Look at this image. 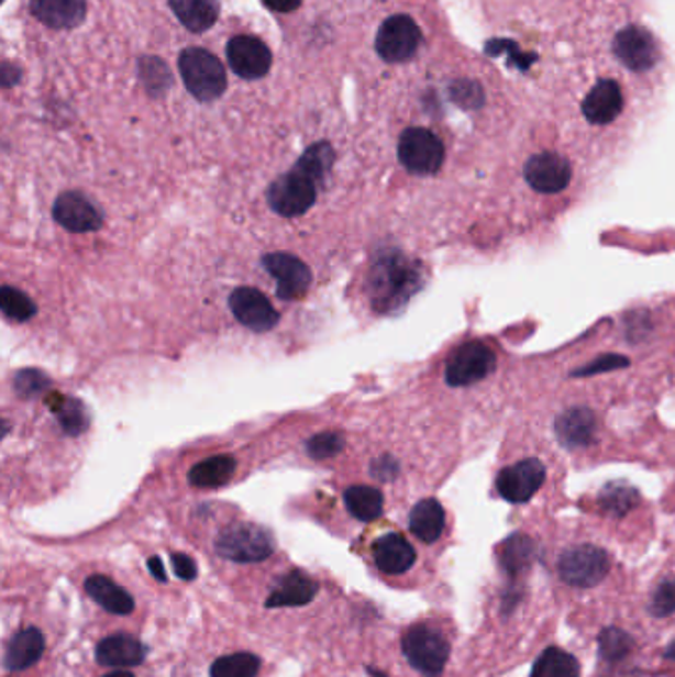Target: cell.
<instances>
[{
  "instance_id": "cb8c5ba5",
  "label": "cell",
  "mask_w": 675,
  "mask_h": 677,
  "mask_svg": "<svg viewBox=\"0 0 675 677\" xmlns=\"http://www.w3.org/2000/svg\"><path fill=\"white\" fill-rule=\"evenodd\" d=\"M44 636L38 628H26L12 637L4 654V666L12 672L34 666L44 654Z\"/></svg>"
},
{
  "instance_id": "9a60e30c",
  "label": "cell",
  "mask_w": 675,
  "mask_h": 677,
  "mask_svg": "<svg viewBox=\"0 0 675 677\" xmlns=\"http://www.w3.org/2000/svg\"><path fill=\"white\" fill-rule=\"evenodd\" d=\"M615 54L616 58L632 71L654 68L660 56L654 36L640 26H628L616 36Z\"/></svg>"
},
{
  "instance_id": "8fae6325",
  "label": "cell",
  "mask_w": 675,
  "mask_h": 677,
  "mask_svg": "<svg viewBox=\"0 0 675 677\" xmlns=\"http://www.w3.org/2000/svg\"><path fill=\"white\" fill-rule=\"evenodd\" d=\"M264 268L269 276H274L278 284V296L281 299L303 298L308 293L309 284H311V271H309L306 262L286 254V252H274L262 259Z\"/></svg>"
},
{
  "instance_id": "8992f818",
  "label": "cell",
  "mask_w": 675,
  "mask_h": 677,
  "mask_svg": "<svg viewBox=\"0 0 675 677\" xmlns=\"http://www.w3.org/2000/svg\"><path fill=\"white\" fill-rule=\"evenodd\" d=\"M496 367V351L482 341H466L447 359V385L450 387H472L487 379Z\"/></svg>"
},
{
  "instance_id": "ee69618b",
  "label": "cell",
  "mask_w": 675,
  "mask_h": 677,
  "mask_svg": "<svg viewBox=\"0 0 675 677\" xmlns=\"http://www.w3.org/2000/svg\"><path fill=\"white\" fill-rule=\"evenodd\" d=\"M150 570L153 577L161 580V582H165L167 580V573H165V567H163V563H161L159 557H151L150 558Z\"/></svg>"
},
{
  "instance_id": "5b68a950",
  "label": "cell",
  "mask_w": 675,
  "mask_h": 677,
  "mask_svg": "<svg viewBox=\"0 0 675 677\" xmlns=\"http://www.w3.org/2000/svg\"><path fill=\"white\" fill-rule=\"evenodd\" d=\"M610 573V557L605 548L596 545H576L566 548L558 558V575L563 582L576 588L600 585Z\"/></svg>"
},
{
  "instance_id": "e575fe53",
  "label": "cell",
  "mask_w": 675,
  "mask_h": 677,
  "mask_svg": "<svg viewBox=\"0 0 675 677\" xmlns=\"http://www.w3.org/2000/svg\"><path fill=\"white\" fill-rule=\"evenodd\" d=\"M345 446V439L338 432H321L308 442V454L313 459H329L338 456Z\"/></svg>"
},
{
  "instance_id": "74e56055",
  "label": "cell",
  "mask_w": 675,
  "mask_h": 677,
  "mask_svg": "<svg viewBox=\"0 0 675 677\" xmlns=\"http://www.w3.org/2000/svg\"><path fill=\"white\" fill-rule=\"evenodd\" d=\"M48 385H51V380L46 379L41 370H22L14 379V389L19 390L22 397H26V399L38 397Z\"/></svg>"
},
{
  "instance_id": "4dcf8cb0",
  "label": "cell",
  "mask_w": 675,
  "mask_h": 677,
  "mask_svg": "<svg viewBox=\"0 0 675 677\" xmlns=\"http://www.w3.org/2000/svg\"><path fill=\"white\" fill-rule=\"evenodd\" d=\"M258 672L259 657L240 652L219 657L210 667V677H256Z\"/></svg>"
},
{
  "instance_id": "f6af8a7d",
  "label": "cell",
  "mask_w": 675,
  "mask_h": 677,
  "mask_svg": "<svg viewBox=\"0 0 675 677\" xmlns=\"http://www.w3.org/2000/svg\"><path fill=\"white\" fill-rule=\"evenodd\" d=\"M103 677H133V676H131V674H128V672H113V674H108V676H103Z\"/></svg>"
},
{
  "instance_id": "ab89813d",
  "label": "cell",
  "mask_w": 675,
  "mask_h": 677,
  "mask_svg": "<svg viewBox=\"0 0 675 677\" xmlns=\"http://www.w3.org/2000/svg\"><path fill=\"white\" fill-rule=\"evenodd\" d=\"M452 100L456 101L457 106L462 108H479L482 101H484V93L482 88L477 86L476 81L460 80L452 84Z\"/></svg>"
},
{
  "instance_id": "60d3db41",
  "label": "cell",
  "mask_w": 675,
  "mask_h": 677,
  "mask_svg": "<svg viewBox=\"0 0 675 677\" xmlns=\"http://www.w3.org/2000/svg\"><path fill=\"white\" fill-rule=\"evenodd\" d=\"M170 561H173V567H175L177 577L182 578V580H195L197 578V563L189 555L173 553Z\"/></svg>"
},
{
  "instance_id": "e0dca14e",
  "label": "cell",
  "mask_w": 675,
  "mask_h": 677,
  "mask_svg": "<svg viewBox=\"0 0 675 677\" xmlns=\"http://www.w3.org/2000/svg\"><path fill=\"white\" fill-rule=\"evenodd\" d=\"M86 0H31V14L52 31H71L86 21Z\"/></svg>"
},
{
  "instance_id": "30bf717a",
  "label": "cell",
  "mask_w": 675,
  "mask_h": 677,
  "mask_svg": "<svg viewBox=\"0 0 675 677\" xmlns=\"http://www.w3.org/2000/svg\"><path fill=\"white\" fill-rule=\"evenodd\" d=\"M230 68L244 80H259L272 70V51L256 36H234L226 46Z\"/></svg>"
},
{
  "instance_id": "ffe728a7",
  "label": "cell",
  "mask_w": 675,
  "mask_h": 677,
  "mask_svg": "<svg viewBox=\"0 0 675 677\" xmlns=\"http://www.w3.org/2000/svg\"><path fill=\"white\" fill-rule=\"evenodd\" d=\"M147 656V650L137 637L128 634H115L106 637L98 644L96 657L101 666L106 667H133L143 664Z\"/></svg>"
},
{
  "instance_id": "ac0fdd59",
  "label": "cell",
  "mask_w": 675,
  "mask_h": 677,
  "mask_svg": "<svg viewBox=\"0 0 675 677\" xmlns=\"http://www.w3.org/2000/svg\"><path fill=\"white\" fill-rule=\"evenodd\" d=\"M624 110V96L620 86L612 80L596 84L583 103L586 120L595 125H608Z\"/></svg>"
},
{
  "instance_id": "d4e9b609",
  "label": "cell",
  "mask_w": 675,
  "mask_h": 677,
  "mask_svg": "<svg viewBox=\"0 0 675 677\" xmlns=\"http://www.w3.org/2000/svg\"><path fill=\"white\" fill-rule=\"evenodd\" d=\"M86 592L101 608H106L108 612L118 614V617H128L135 608V602H133L130 592L125 588H121L118 582H113L111 578L103 577V575H93V577L88 578L86 580Z\"/></svg>"
},
{
  "instance_id": "484cf974",
  "label": "cell",
  "mask_w": 675,
  "mask_h": 677,
  "mask_svg": "<svg viewBox=\"0 0 675 677\" xmlns=\"http://www.w3.org/2000/svg\"><path fill=\"white\" fill-rule=\"evenodd\" d=\"M236 469V462L232 456H212L199 462L189 471V481L195 488L212 489L229 484Z\"/></svg>"
},
{
  "instance_id": "b9f144b4",
  "label": "cell",
  "mask_w": 675,
  "mask_h": 677,
  "mask_svg": "<svg viewBox=\"0 0 675 677\" xmlns=\"http://www.w3.org/2000/svg\"><path fill=\"white\" fill-rule=\"evenodd\" d=\"M0 78H2V86L4 88H11L14 84L21 81V68L12 62H4L2 64V71H0Z\"/></svg>"
},
{
  "instance_id": "4316f807",
  "label": "cell",
  "mask_w": 675,
  "mask_h": 677,
  "mask_svg": "<svg viewBox=\"0 0 675 677\" xmlns=\"http://www.w3.org/2000/svg\"><path fill=\"white\" fill-rule=\"evenodd\" d=\"M556 432L568 446H586L595 439V414L585 409L568 410L563 414V419L558 420Z\"/></svg>"
},
{
  "instance_id": "603a6c76",
  "label": "cell",
  "mask_w": 675,
  "mask_h": 677,
  "mask_svg": "<svg viewBox=\"0 0 675 677\" xmlns=\"http://www.w3.org/2000/svg\"><path fill=\"white\" fill-rule=\"evenodd\" d=\"M408 525L412 535L422 543H436L446 528V513L436 499H422L410 511Z\"/></svg>"
},
{
  "instance_id": "f1b7e54d",
  "label": "cell",
  "mask_w": 675,
  "mask_h": 677,
  "mask_svg": "<svg viewBox=\"0 0 675 677\" xmlns=\"http://www.w3.org/2000/svg\"><path fill=\"white\" fill-rule=\"evenodd\" d=\"M580 666L575 656L561 647H549L536 659L531 677H578Z\"/></svg>"
},
{
  "instance_id": "d590c367",
  "label": "cell",
  "mask_w": 675,
  "mask_h": 677,
  "mask_svg": "<svg viewBox=\"0 0 675 677\" xmlns=\"http://www.w3.org/2000/svg\"><path fill=\"white\" fill-rule=\"evenodd\" d=\"M650 612L657 618L670 617L675 612V578L662 580L655 587L652 600H650Z\"/></svg>"
},
{
  "instance_id": "44dd1931",
  "label": "cell",
  "mask_w": 675,
  "mask_h": 677,
  "mask_svg": "<svg viewBox=\"0 0 675 677\" xmlns=\"http://www.w3.org/2000/svg\"><path fill=\"white\" fill-rule=\"evenodd\" d=\"M318 595V585L316 580H311L308 575L303 573H289L286 577L281 578L278 582V587L272 590L268 600H266V607L268 608H289V607H303L309 604L313 598Z\"/></svg>"
},
{
  "instance_id": "277c9868",
  "label": "cell",
  "mask_w": 675,
  "mask_h": 677,
  "mask_svg": "<svg viewBox=\"0 0 675 677\" xmlns=\"http://www.w3.org/2000/svg\"><path fill=\"white\" fill-rule=\"evenodd\" d=\"M444 157H446L444 143L436 133L424 127H410L400 135L398 159L412 175L420 177L436 175L444 165Z\"/></svg>"
},
{
  "instance_id": "7402d4cb",
  "label": "cell",
  "mask_w": 675,
  "mask_h": 677,
  "mask_svg": "<svg viewBox=\"0 0 675 677\" xmlns=\"http://www.w3.org/2000/svg\"><path fill=\"white\" fill-rule=\"evenodd\" d=\"M169 7L180 24L195 34L210 31L219 21V0H169Z\"/></svg>"
},
{
  "instance_id": "7c38bea8",
  "label": "cell",
  "mask_w": 675,
  "mask_h": 677,
  "mask_svg": "<svg viewBox=\"0 0 675 677\" xmlns=\"http://www.w3.org/2000/svg\"><path fill=\"white\" fill-rule=\"evenodd\" d=\"M412 269L402 258H385L373 269V291L378 309H387L407 299L410 293Z\"/></svg>"
},
{
  "instance_id": "f546056e",
  "label": "cell",
  "mask_w": 675,
  "mask_h": 677,
  "mask_svg": "<svg viewBox=\"0 0 675 677\" xmlns=\"http://www.w3.org/2000/svg\"><path fill=\"white\" fill-rule=\"evenodd\" d=\"M335 160V151L329 145L328 141H319L313 143L298 160L296 169L301 170L306 177H309L316 182H321L329 175V170L333 167Z\"/></svg>"
},
{
  "instance_id": "d6986e66",
  "label": "cell",
  "mask_w": 675,
  "mask_h": 677,
  "mask_svg": "<svg viewBox=\"0 0 675 677\" xmlns=\"http://www.w3.org/2000/svg\"><path fill=\"white\" fill-rule=\"evenodd\" d=\"M373 557L383 573L402 575L417 563V551L402 535L388 533L375 543Z\"/></svg>"
},
{
  "instance_id": "52a82bcc",
  "label": "cell",
  "mask_w": 675,
  "mask_h": 677,
  "mask_svg": "<svg viewBox=\"0 0 675 677\" xmlns=\"http://www.w3.org/2000/svg\"><path fill=\"white\" fill-rule=\"evenodd\" d=\"M316 199H318V182L306 177L296 167L269 185V207L286 219L301 217L313 207Z\"/></svg>"
},
{
  "instance_id": "3957f363",
  "label": "cell",
  "mask_w": 675,
  "mask_h": 677,
  "mask_svg": "<svg viewBox=\"0 0 675 677\" xmlns=\"http://www.w3.org/2000/svg\"><path fill=\"white\" fill-rule=\"evenodd\" d=\"M217 553L234 563H259L272 557L274 539L254 523H234L217 537Z\"/></svg>"
},
{
  "instance_id": "9c48e42d",
  "label": "cell",
  "mask_w": 675,
  "mask_h": 677,
  "mask_svg": "<svg viewBox=\"0 0 675 677\" xmlns=\"http://www.w3.org/2000/svg\"><path fill=\"white\" fill-rule=\"evenodd\" d=\"M545 464L541 459H521L499 471L497 491L509 503H525L545 484Z\"/></svg>"
},
{
  "instance_id": "836d02e7",
  "label": "cell",
  "mask_w": 675,
  "mask_h": 677,
  "mask_svg": "<svg viewBox=\"0 0 675 677\" xmlns=\"http://www.w3.org/2000/svg\"><path fill=\"white\" fill-rule=\"evenodd\" d=\"M501 561H504V567H506L509 573L525 570V568L531 565V561H533V548H531V543H529L527 539H511V541L507 543L506 548H504Z\"/></svg>"
},
{
  "instance_id": "83f0119b",
  "label": "cell",
  "mask_w": 675,
  "mask_h": 677,
  "mask_svg": "<svg viewBox=\"0 0 675 677\" xmlns=\"http://www.w3.org/2000/svg\"><path fill=\"white\" fill-rule=\"evenodd\" d=\"M345 506L353 518L368 523L380 518L385 499L378 489L370 486H353L345 491Z\"/></svg>"
},
{
  "instance_id": "6da1fadb",
  "label": "cell",
  "mask_w": 675,
  "mask_h": 677,
  "mask_svg": "<svg viewBox=\"0 0 675 677\" xmlns=\"http://www.w3.org/2000/svg\"><path fill=\"white\" fill-rule=\"evenodd\" d=\"M179 71L190 96L202 103L219 100L229 88L222 62L204 48L190 46L180 52Z\"/></svg>"
},
{
  "instance_id": "7bdbcfd3",
  "label": "cell",
  "mask_w": 675,
  "mask_h": 677,
  "mask_svg": "<svg viewBox=\"0 0 675 677\" xmlns=\"http://www.w3.org/2000/svg\"><path fill=\"white\" fill-rule=\"evenodd\" d=\"M269 11L274 12H291L301 7L303 0H262Z\"/></svg>"
},
{
  "instance_id": "8d00e7d4",
  "label": "cell",
  "mask_w": 675,
  "mask_h": 677,
  "mask_svg": "<svg viewBox=\"0 0 675 677\" xmlns=\"http://www.w3.org/2000/svg\"><path fill=\"white\" fill-rule=\"evenodd\" d=\"M635 501H638V496H635L634 489L624 488V486L608 488L602 496V506H605L606 511L615 513V515H624Z\"/></svg>"
},
{
  "instance_id": "4fadbf2b",
  "label": "cell",
  "mask_w": 675,
  "mask_h": 677,
  "mask_svg": "<svg viewBox=\"0 0 675 677\" xmlns=\"http://www.w3.org/2000/svg\"><path fill=\"white\" fill-rule=\"evenodd\" d=\"M525 180L531 189L541 195H558L568 187L573 170L565 157L556 153H539L527 160Z\"/></svg>"
},
{
  "instance_id": "2e32d148",
  "label": "cell",
  "mask_w": 675,
  "mask_h": 677,
  "mask_svg": "<svg viewBox=\"0 0 675 677\" xmlns=\"http://www.w3.org/2000/svg\"><path fill=\"white\" fill-rule=\"evenodd\" d=\"M54 219L70 232H93L101 226L100 209L81 192H64L54 204Z\"/></svg>"
},
{
  "instance_id": "5bb4252c",
  "label": "cell",
  "mask_w": 675,
  "mask_h": 677,
  "mask_svg": "<svg viewBox=\"0 0 675 677\" xmlns=\"http://www.w3.org/2000/svg\"><path fill=\"white\" fill-rule=\"evenodd\" d=\"M229 303L234 318L256 333H266L278 325V311L259 289L239 288L232 291Z\"/></svg>"
},
{
  "instance_id": "ba28073f",
  "label": "cell",
  "mask_w": 675,
  "mask_h": 677,
  "mask_svg": "<svg viewBox=\"0 0 675 677\" xmlns=\"http://www.w3.org/2000/svg\"><path fill=\"white\" fill-rule=\"evenodd\" d=\"M422 42V32L408 14H395L380 24L377 32V54L388 64L408 62Z\"/></svg>"
},
{
  "instance_id": "d6a6232c",
  "label": "cell",
  "mask_w": 675,
  "mask_h": 677,
  "mask_svg": "<svg viewBox=\"0 0 675 677\" xmlns=\"http://www.w3.org/2000/svg\"><path fill=\"white\" fill-rule=\"evenodd\" d=\"M58 419H60L64 430L71 434V436L80 434L90 424L88 412L84 409V404L74 399L62 400L60 407H58Z\"/></svg>"
},
{
  "instance_id": "7a4b0ae2",
  "label": "cell",
  "mask_w": 675,
  "mask_h": 677,
  "mask_svg": "<svg viewBox=\"0 0 675 677\" xmlns=\"http://www.w3.org/2000/svg\"><path fill=\"white\" fill-rule=\"evenodd\" d=\"M402 652L410 666L422 676L438 677L447 664L450 642L436 628L418 624L408 630L402 637Z\"/></svg>"
},
{
  "instance_id": "f35d334b",
  "label": "cell",
  "mask_w": 675,
  "mask_h": 677,
  "mask_svg": "<svg viewBox=\"0 0 675 677\" xmlns=\"http://www.w3.org/2000/svg\"><path fill=\"white\" fill-rule=\"evenodd\" d=\"M632 646L630 637L626 636L620 630H606L600 637V652L606 659H620L628 654V650Z\"/></svg>"
},
{
  "instance_id": "1f68e13d",
  "label": "cell",
  "mask_w": 675,
  "mask_h": 677,
  "mask_svg": "<svg viewBox=\"0 0 675 677\" xmlns=\"http://www.w3.org/2000/svg\"><path fill=\"white\" fill-rule=\"evenodd\" d=\"M0 306L7 318L14 321H29L36 313V306L21 289L4 286L0 291Z\"/></svg>"
}]
</instances>
